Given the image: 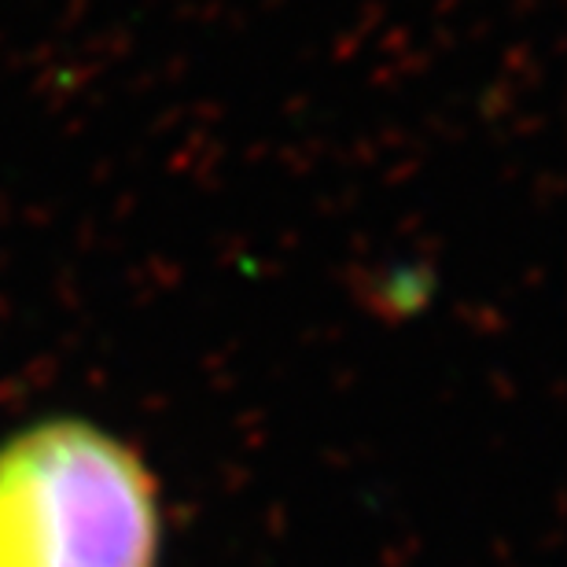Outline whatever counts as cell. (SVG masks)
<instances>
[{
    "label": "cell",
    "mask_w": 567,
    "mask_h": 567,
    "mask_svg": "<svg viewBox=\"0 0 567 567\" xmlns=\"http://www.w3.org/2000/svg\"><path fill=\"white\" fill-rule=\"evenodd\" d=\"M144 464L104 431L55 421L0 450V567H155Z\"/></svg>",
    "instance_id": "1"
}]
</instances>
